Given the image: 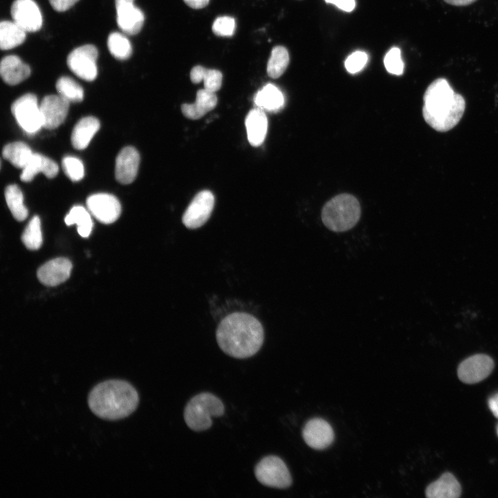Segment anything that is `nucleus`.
Here are the masks:
<instances>
[{"mask_svg":"<svg viewBox=\"0 0 498 498\" xmlns=\"http://www.w3.org/2000/svg\"><path fill=\"white\" fill-rule=\"evenodd\" d=\"M216 341L221 349L235 358H247L255 355L264 340L260 322L252 315L236 312L225 317L219 323Z\"/></svg>","mask_w":498,"mask_h":498,"instance_id":"f257e3e1","label":"nucleus"},{"mask_svg":"<svg viewBox=\"0 0 498 498\" xmlns=\"http://www.w3.org/2000/svg\"><path fill=\"white\" fill-rule=\"evenodd\" d=\"M423 116L425 122L438 131L455 127L465 110L462 95L454 91L444 78H438L427 88L423 96Z\"/></svg>","mask_w":498,"mask_h":498,"instance_id":"f03ea898","label":"nucleus"},{"mask_svg":"<svg viewBox=\"0 0 498 498\" xmlns=\"http://www.w3.org/2000/svg\"><path fill=\"white\" fill-rule=\"evenodd\" d=\"M138 402L136 389L129 382L116 379L98 384L88 397L92 412L102 419L111 421L129 416L137 408Z\"/></svg>","mask_w":498,"mask_h":498,"instance_id":"7ed1b4c3","label":"nucleus"},{"mask_svg":"<svg viewBox=\"0 0 498 498\" xmlns=\"http://www.w3.org/2000/svg\"><path fill=\"white\" fill-rule=\"evenodd\" d=\"M360 205L357 199L349 194H341L330 199L322 210L324 225L333 232L351 229L360 217Z\"/></svg>","mask_w":498,"mask_h":498,"instance_id":"20e7f679","label":"nucleus"},{"mask_svg":"<svg viewBox=\"0 0 498 498\" xmlns=\"http://www.w3.org/2000/svg\"><path fill=\"white\" fill-rule=\"evenodd\" d=\"M224 411V405L218 397L204 392L196 395L187 403L184 410V420L191 430L204 431L212 426V418L221 416Z\"/></svg>","mask_w":498,"mask_h":498,"instance_id":"39448f33","label":"nucleus"},{"mask_svg":"<svg viewBox=\"0 0 498 498\" xmlns=\"http://www.w3.org/2000/svg\"><path fill=\"white\" fill-rule=\"evenodd\" d=\"M255 475L264 486L284 489L292 483L290 472L279 457L269 455L264 457L255 468Z\"/></svg>","mask_w":498,"mask_h":498,"instance_id":"423d86ee","label":"nucleus"},{"mask_svg":"<svg viewBox=\"0 0 498 498\" xmlns=\"http://www.w3.org/2000/svg\"><path fill=\"white\" fill-rule=\"evenodd\" d=\"M11 111L20 127L28 134H34L43 127L40 107L37 97L26 93L17 98L11 106Z\"/></svg>","mask_w":498,"mask_h":498,"instance_id":"0eeeda50","label":"nucleus"},{"mask_svg":"<svg viewBox=\"0 0 498 498\" xmlns=\"http://www.w3.org/2000/svg\"><path fill=\"white\" fill-rule=\"evenodd\" d=\"M98 56L97 48L92 44H86L75 48L69 53L67 64L72 72L81 79L93 81L98 75Z\"/></svg>","mask_w":498,"mask_h":498,"instance_id":"6e6552de","label":"nucleus"},{"mask_svg":"<svg viewBox=\"0 0 498 498\" xmlns=\"http://www.w3.org/2000/svg\"><path fill=\"white\" fill-rule=\"evenodd\" d=\"M214 205V197L209 190L199 192L185 210L182 221L189 229H196L204 225L210 217Z\"/></svg>","mask_w":498,"mask_h":498,"instance_id":"1a4fd4ad","label":"nucleus"},{"mask_svg":"<svg viewBox=\"0 0 498 498\" xmlns=\"http://www.w3.org/2000/svg\"><path fill=\"white\" fill-rule=\"evenodd\" d=\"M86 206L91 215L105 224L116 221L121 213L119 201L109 194L98 193L89 196L86 199Z\"/></svg>","mask_w":498,"mask_h":498,"instance_id":"9d476101","label":"nucleus"},{"mask_svg":"<svg viewBox=\"0 0 498 498\" xmlns=\"http://www.w3.org/2000/svg\"><path fill=\"white\" fill-rule=\"evenodd\" d=\"M494 368L493 360L485 354H476L464 360L459 366V378L464 383L474 384L487 378Z\"/></svg>","mask_w":498,"mask_h":498,"instance_id":"9b49d317","label":"nucleus"},{"mask_svg":"<svg viewBox=\"0 0 498 498\" xmlns=\"http://www.w3.org/2000/svg\"><path fill=\"white\" fill-rule=\"evenodd\" d=\"M10 13L13 21L26 32H36L42 26V13L33 0H15Z\"/></svg>","mask_w":498,"mask_h":498,"instance_id":"f8f14e48","label":"nucleus"},{"mask_svg":"<svg viewBox=\"0 0 498 498\" xmlns=\"http://www.w3.org/2000/svg\"><path fill=\"white\" fill-rule=\"evenodd\" d=\"M306 444L315 450H323L333 441L334 432L331 425L321 418H313L306 422L302 430Z\"/></svg>","mask_w":498,"mask_h":498,"instance_id":"ddd939ff","label":"nucleus"},{"mask_svg":"<svg viewBox=\"0 0 498 498\" xmlns=\"http://www.w3.org/2000/svg\"><path fill=\"white\" fill-rule=\"evenodd\" d=\"M69 103L59 94L44 97L39 104L43 127L54 129L63 123L68 114Z\"/></svg>","mask_w":498,"mask_h":498,"instance_id":"4468645a","label":"nucleus"},{"mask_svg":"<svg viewBox=\"0 0 498 498\" xmlns=\"http://www.w3.org/2000/svg\"><path fill=\"white\" fill-rule=\"evenodd\" d=\"M140 155L133 147H126L118 154L116 160L115 174L122 184L132 183L138 173Z\"/></svg>","mask_w":498,"mask_h":498,"instance_id":"2eb2a0df","label":"nucleus"},{"mask_svg":"<svg viewBox=\"0 0 498 498\" xmlns=\"http://www.w3.org/2000/svg\"><path fill=\"white\" fill-rule=\"evenodd\" d=\"M72 269L69 259L59 257L46 262L37 271L39 280L44 285L54 286L68 279Z\"/></svg>","mask_w":498,"mask_h":498,"instance_id":"dca6fc26","label":"nucleus"},{"mask_svg":"<svg viewBox=\"0 0 498 498\" xmlns=\"http://www.w3.org/2000/svg\"><path fill=\"white\" fill-rule=\"evenodd\" d=\"M116 9L118 26L124 33L134 35L140 31L145 15L140 8L131 3L116 6Z\"/></svg>","mask_w":498,"mask_h":498,"instance_id":"f3484780","label":"nucleus"},{"mask_svg":"<svg viewBox=\"0 0 498 498\" xmlns=\"http://www.w3.org/2000/svg\"><path fill=\"white\" fill-rule=\"evenodd\" d=\"M0 73L6 83L15 85L30 76V68L18 56L11 55L6 56L1 59Z\"/></svg>","mask_w":498,"mask_h":498,"instance_id":"a211bd4d","label":"nucleus"},{"mask_svg":"<svg viewBox=\"0 0 498 498\" xmlns=\"http://www.w3.org/2000/svg\"><path fill=\"white\" fill-rule=\"evenodd\" d=\"M245 124L250 144L253 147L261 145L268 129V119L264 109L259 107L251 109L246 118Z\"/></svg>","mask_w":498,"mask_h":498,"instance_id":"6ab92c4d","label":"nucleus"},{"mask_svg":"<svg viewBox=\"0 0 498 498\" xmlns=\"http://www.w3.org/2000/svg\"><path fill=\"white\" fill-rule=\"evenodd\" d=\"M58 171V165L53 160L40 154L33 153L22 169L20 178L24 182H30L39 173H43L47 178H52L57 174Z\"/></svg>","mask_w":498,"mask_h":498,"instance_id":"aec40b11","label":"nucleus"},{"mask_svg":"<svg viewBox=\"0 0 498 498\" xmlns=\"http://www.w3.org/2000/svg\"><path fill=\"white\" fill-rule=\"evenodd\" d=\"M216 104L217 97L215 93L205 89H199L196 92L195 102L192 104H182L181 111L186 118L191 120H197L214 109Z\"/></svg>","mask_w":498,"mask_h":498,"instance_id":"412c9836","label":"nucleus"},{"mask_svg":"<svg viewBox=\"0 0 498 498\" xmlns=\"http://www.w3.org/2000/svg\"><path fill=\"white\" fill-rule=\"evenodd\" d=\"M461 493L460 483L450 472L443 474L425 490V495L429 498H457Z\"/></svg>","mask_w":498,"mask_h":498,"instance_id":"4be33fe9","label":"nucleus"},{"mask_svg":"<svg viewBox=\"0 0 498 498\" xmlns=\"http://www.w3.org/2000/svg\"><path fill=\"white\" fill-rule=\"evenodd\" d=\"M100 121L91 116L80 120L74 127L71 134V142L76 149H84L99 130Z\"/></svg>","mask_w":498,"mask_h":498,"instance_id":"5701e85b","label":"nucleus"},{"mask_svg":"<svg viewBox=\"0 0 498 498\" xmlns=\"http://www.w3.org/2000/svg\"><path fill=\"white\" fill-rule=\"evenodd\" d=\"M26 32L15 21H2L0 24V47L9 50L21 44L26 39Z\"/></svg>","mask_w":498,"mask_h":498,"instance_id":"b1692460","label":"nucleus"},{"mask_svg":"<svg viewBox=\"0 0 498 498\" xmlns=\"http://www.w3.org/2000/svg\"><path fill=\"white\" fill-rule=\"evenodd\" d=\"M284 102L282 93L271 84L264 86L255 97V103L257 107L267 111H277L282 107Z\"/></svg>","mask_w":498,"mask_h":498,"instance_id":"393cba45","label":"nucleus"},{"mask_svg":"<svg viewBox=\"0 0 498 498\" xmlns=\"http://www.w3.org/2000/svg\"><path fill=\"white\" fill-rule=\"evenodd\" d=\"M223 75L216 69H208L201 66L193 67L190 71V80L194 84L203 81L204 89L216 93L221 86Z\"/></svg>","mask_w":498,"mask_h":498,"instance_id":"a878e982","label":"nucleus"},{"mask_svg":"<svg viewBox=\"0 0 498 498\" xmlns=\"http://www.w3.org/2000/svg\"><path fill=\"white\" fill-rule=\"evenodd\" d=\"M33 153L23 142H14L6 145L2 151L3 157L15 167L23 169L31 158Z\"/></svg>","mask_w":498,"mask_h":498,"instance_id":"bb28decb","label":"nucleus"},{"mask_svg":"<svg viewBox=\"0 0 498 498\" xmlns=\"http://www.w3.org/2000/svg\"><path fill=\"white\" fill-rule=\"evenodd\" d=\"M65 223L68 225L76 224L78 234L82 237H88L91 233L93 222L91 214L84 207H73L65 216Z\"/></svg>","mask_w":498,"mask_h":498,"instance_id":"cd10ccee","label":"nucleus"},{"mask_svg":"<svg viewBox=\"0 0 498 498\" xmlns=\"http://www.w3.org/2000/svg\"><path fill=\"white\" fill-rule=\"evenodd\" d=\"M8 207L15 219L22 221L27 218L28 210L24 203L23 194L17 185H10L5 190Z\"/></svg>","mask_w":498,"mask_h":498,"instance_id":"c85d7f7f","label":"nucleus"},{"mask_svg":"<svg viewBox=\"0 0 498 498\" xmlns=\"http://www.w3.org/2000/svg\"><path fill=\"white\" fill-rule=\"evenodd\" d=\"M289 63L287 49L282 46H275L267 64L268 75L273 79L279 77L286 71Z\"/></svg>","mask_w":498,"mask_h":498,"instance_id":"c756f323","label":"nucleus"},{"mask_svg":"<svg viewBox=\"0 0 498 498\" xmlns=\"http://www.w3.org/2000/svg\"><path fill=\"white\" fill-rule=\"evenodd\" d=\"M107 46L110 53L119 60H125L132 54V47L129 40L122 33H111L107 39Z\"/></svg>","mask_w":498,"mask_h":498,"instance_id":"7c9ffc66","label":"nucleus"},{"mask_svg":"<svg viewBox=\"0 0 498 498\" xmlns=\"http://www.w3.org/2000/svg\"><path fill=\"white\" fill-rule=\"evenodd\" d=\"M56 89L58 94L69 102H81L84 98L82 87L69 77H59L56 83Z\"/></svg>","mask_w":498,"mask_h":498,"instance_id":"2f4dec72","label":"nucleus"},{"mask_svg":"<svg viewBox=\"0 0 498 498\" xmlns=\"http://www.w3.org/2000/svg\"><path fill=\"white\" fill-rule=\"evenodd\" d=\"M25 246L30 250H37L42 244L41 221L38 216H33L21 235Z\"/></svg>","mask_w":498,"mask_h":498,"instance_id":"473e14b6","label":"nucleus"},{"mask_svg":"<svg viewBox=\"0 0 498 498\" xmlns=\"http://www.w3.org/2000/svg\"><path fill=\"white\" fill-rule=\"evenodd\" d=\"M62 168L66 175L73 181H79L84 177L83 163L76 157H64L62 160Z\"/></svg>","mask_w":498,"mask_h":498,"instance_id":"72a5a7b5","label":"nucleus"},{"mask_svg":"<svg viewBox=\"0 0 498 498\" xmlns=\"http://www.w3.org/2000/svg\"><path fill=\"white\" fill-rule=\"evenodd\" d=\"M384 64L389 73L396 75H402L404 63L401 58L400 50L396 47L391 48L385 57Z\"/></svg>","mask_w":498,"mask_h":498,"instance_id":"f704fd0d","label":"nucleus"},{"mask_svg":"<svg viewBox=\"0 0 498 498\" xmlns=\"http://www.w3.org/2000/svg\"><path fill=\"white\" fill-rule=\"evenodd\" d=\"M234 19L228 16L217 17L214 21L212 27L214 34L221 37L232 36L234 33Z\"/></svg>","mask_w":498,"mask_h":498,"instance_id":"c9c22d12","label":"nucleus"},{"mask_svg":"<svg viewBox=\"0 0 498 498\" xmlns=\"http://www.w3.org/2000/svg\"><path fill=\"white\" fill-rule=\"evenodd\" d=\"M368 60L367 55L363 51H356L351 54L345 60V68L350 73L354 74L360 71Z\"/></svg>","mask_w":498,"mask_h":498,"instance_id":"e433bc0d","label":"nucleus"},{"mask_svg":"<svg viewBox=\"0 0 498 498\" xmlns=\"http://www.w3.org/2000/svg\"><path fill=\"white\" fill-rule=\"evenodd\" d=\"M53 8L57 12L70 9L79 0H48Z\"/></svg>","mask_w":498,"mask_h":498,"instance_id":"4c0bfd02","label":"nucleus"},{"mask_svg":"<svg viewBox=\"0 0 498 498\" xmlns=\"http://www.w3.org/2000/svg\"><path fill=\"white\" fill-rule=\"evenodd\" d=\"M325 1L334 4L338 8L345 12L352 11L356 6L355 0H325Z\"/></svg>","mask_w":498,"mask_h":498,"instance_id":"58836bf2","label":"nucleus"},{"mask_svg":"<svg viewBox=\"0 0 498 498\" xmlns=\"http://www.w3.org/2000/svg\"><path fill=\"white\" fill-rule=\"evenodd\" d=\"M184 2L190 8L194 9H200L205 7L210 0H183Z\"/></svg>","mask_w":498,"mask_h":498,"instance_id":"ea45409f","label":"nucleus"},{"mask_svg":"<svg viewBox=\"0 0 498 498\" xmlns=\"http://www.w3.org/2000/svg\"><path fill=\"white\" fill-rule=\"evenodd\" d=\"M488 406H489V408L491 410V412L495 415V416L498 418V402L494 398V396L489 398Z\"/></svg>","mask_w":498,"mask_h":498,"instance_id":"a19ab883","label":"nucleus"},{"mask_svg":"<svg viewBox=\"0 0 498 498\" xmlns=\"http://www.w3.org/2000/svg\"><path fill=\"white\" fill-rule=\"evenodd\" d=\"M446 3L454 6H467L476 0H444Z\"/></svg>","mask_w":498,"mask_h":498,"instance_id":"79ce46f5","label":"nucleus"},{"mask_svg":"<svg viewBox=\"0 0 498 498\" xmlns=\"http://www.w3.org/2000/svg\"><path fill=\"white\" fill-rule=\"evenodd\" d=\"M133 1L134 0H115L116 7L123 5V4H126V3H133Z\"/></svg>","mask_w":498,"mask_h":498,"instance_id":"37998d69","label":"nucleus"},{"mask_svg":"<svg viewBox=\"0 0 498 498\" xmlns=\"http://www.w3.org/2000/svg\"><path fill=\"white\" fill-rule=\"evenodd\" d=\"M494 398H495L497 400V401L498 402V393L496 394L494 396Z\"/></svg>","mask_w":498,"mask_h":498,"instance_id":"c03bdc74","label":"nucleus"},{"mask_svg":"<svg viewBox=\"0 0 498 498\" xmlns=\"http://www.w3.org/2000/svg\"><path fill=\"white\" fill-rule=\"evenodd\" d=\"M497 434H498V429H497Z\"/></svg>","mask_w":498,"mask_h":498,"instance_id":"a18cd8bd","label":"nucleus"}]
</instances>
